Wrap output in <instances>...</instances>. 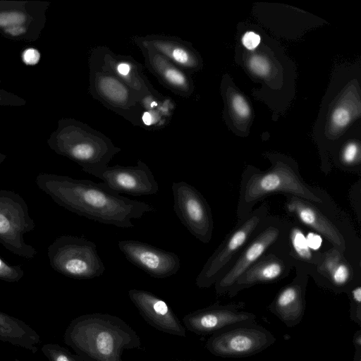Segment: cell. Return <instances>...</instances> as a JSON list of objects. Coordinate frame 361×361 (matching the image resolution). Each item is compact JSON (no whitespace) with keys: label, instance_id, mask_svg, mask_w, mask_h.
Returning <instances> with one entry per match:
<instances>
[{"label":"cell","instance_id":"21","mask_svg":"<svg viewBox=\"0 0 361 361\" xmlns=\"http://www.w3.org/2000/svg\"><path fill=\"white\" fill-rule=\"evenodd\" d=\"M128 296L142 317L151 326L171 335L185 336V329L169 305L152 293L128 290Z\"/></svg>","mask_w":361,"mask_h":361},{"label":"cell","instance_id":"7","mask_svg":"<svg viewBox=\"0 0 361 361\" xmlns=\"http://www.w3.org/2000/svg\"><path fill=\"white\" fill-rule=\"evenodd\" d=\"M288 221L269 215L234 262L214 284L217 295L228 293L238 279L261 257L286 239Z\"/></svg>","mask_w":361,"mask_h":361},{"label":"cell","instance_id":"33","mask_svg":"<svg viewBox=\"0 0 361 361\" xmlns=\"http://www.w3.org/2000/svg\"><path fill=\"white\" fill-rule=\"evenodd\" d=\"M232 105L238 116L245 118L250 115V107L242 96L235 94L233 97Z\"/></svg>","mask_w":361,"mask_h":361},{"label":"cell","instance_id":"38","mask_svg":"<svg viewBox=\"0 0 361 361\" xmlns=\"http://www.w3.org/2000/svg\"><path fill=\"white\" fill-rule=\"evenodd\" d=\"M7 32L12 35H18L22 34L24 32L23 27H12L7 29Z\"/></svg>","mask_w":361,"mask_h":361},{"label":"cell","instance_id":"13","mask_svg":"<svg viewBox=\"0 0 361 361\" xmlns=\"http://www.w3.org/2000/svg\"><path fill=\"white\" fill-rule=\"evenodd\" d=\"M294 268L285 240L271 250L241 275L227 295L235 297L241 290L253 286L278 282L288 276Z\"/></svg>","mask_w":361,"mask_h":361},{"label":"cell","instance_id":"24","mask_svg":"<svg viewBox=\"0 0 361 361\" xmlns=\"http://www.w3.org/2000/svg\"><path fill=\"white\" fill-rule=\"evenodd\" d=\"M0 341L36 353L41 338L23 321L0 312Z\"/></svg>","mask_w":361,"mask_h":361},{"label":"cell","instance_id":"39","mask_svg":"<svg viewBox=\"0 0 361 361\" xmlns=\"http://www.w3.org/2000/svg\"><path fill=\"white\" fill-rule=\"evenodd\" d=\"M353 361H361V358L360 357H355V358H353Z\"/></svg>","mask_w":361,"mask_h":361},{"label":"cell","instance_id":"37","mask_svg":"<svg viewBox=\"0 0 361 361\" xmlns=\"http://www.w3.org/2000/svg\"><path fill=\"white\" fill-rule=\"evenodd\" d=\"M353 344L355 350L361 349V329L355 331L353 337Z\"/></svg>","mask_w":361,"mask_h":361},{"label":"cell","instance_id":"10","mask_svg":"<svg viewBox=\"0 0 361 361\" xmlns=\"http://www.w3.org/2000/svg\"><path fill=\"white\" fill-rule=\"evenodd\" d=\"M35 228L24 199L13 191L0 190V243L19 257L33 259L37 251L23 235Z\"/></svg>","mask_w":361,"mask_h":361},{"label":"cell","instance_id":"2","mask_svg":"<svg viewBox=\"0 0 361 361\" xmlns=\"http://www.w3.org/2000/svg\"><path fill=\"white\" fill-rule=\"evenodd\" d=\"M282 193L306 200L326 213H335L336 207L323 190L307 184L293 162L282 159L272 161L266 171L247 167L242 173L237 202V221L245 218L255 204L265 197Z\"/></svg>","mask_w":361,"mask_h":361},{"label":"cell","instance_id":"1","mask_svg":"<svg viewBox=\"0 0 361 361\" xmlns=\"http://www.w3.org/2000/svg\"><path fill=\"white\" fill-rule=\"evenodd\" d=\"M35 182L56 204L68 211L99 223L129 228L132 219L142 218L157 209L111 190L104 182L42 173Z\"/></svg>","mask_w":361,"mask_h":361},{"label":"cell","instance_id":"32","mask_svg":"<svg viewBox=\"0 0 361 361\" xmlns=\"http://www.w3.org/2000/svg\"><path fill=\"white\" fill-rule=\"evenodd\" d=\"M25 20V16L17 12L3 13L0 14V25L9 26L21 24Z\"/></svg>","mask_w":361,"mask_h":361},{"label":"cell","instance_id":"30","mask_svg":"<svg viewBox=\"0 0 361 361\" xmlns=\"http://www.w3.org/2000/svg\"><path fill=\"white\" fill-rule=\"evenodd\" d=\"M248 65L250 69L259 76H266L270 71L269 61L262 56H252L249 59Z\"/></svg>","mask_w":361,"mask_h":361},{"label":"cell","instance_id":"36","mask_svg":"<svg viewBox=\"0 0 361 361\" xmlns=\"http://www.w3.org/2000/svg\"><path fill=\"white\" fill-rule=\"evenodd\" d=\"M306 240L309 247L314 250L319 251L322 243V236L314 232H310L306 235Z\"/></svg>","mask_w":361,"mask_h":361},{"label":"cell","instance_id":"22","mask_svg":"<svg viewBox=\"0 0 361 361\" xmlns=\"http://www.w3.org/2000/svg\"><path fill=\"white\" fill-rule=\"evenodd\" d=\"M145 66L158 82L173 94L189 97L194 91L190 75L164 56L151 50L140 49Z\"/></svg>","mask_w":361,"mask_h":361},{"label":"cell","instance_id":"31","mask_svg":"<svg viewBox=\"0 0 361 361\" xmlns=\"http://www.w3.org/2000/svg\"><path fill=\"white\" fill-rule=\"evenodd\" d=\"M350 120V115L345 108L338 107L336 109L332 114V121L338 128H344Z\"/></svg>","mask_w":361,"mask_h":361},{"label":"cell","instance_id":"23","mask_svg":"<svg viewBox=\"0 0 361 361\" xmlns=\"http://www.w3.org/2000/svg\"><path fill=\"white\" fill-rule=\"evenodd\" d=\"M139 104L140 112L137 126L150 130L166 127L172 118L176 106L171 98L163 94L142 97Z\"/></svg>","mask_w":361,"mask_h":361},{"label":"cell","instance_id":"18","mask_svg":"<svg viewBox=\"0 0 361 361\" xmlns=\"http://www.w3.org/2000/svg\"><path fill=\"white\" fill-rule=\"evenodd\" d=\"M92 50L103 68L121 80L140 99L148 95L162 94L154 87L144 73L143 65L132 56L115 54L104 45L97 46Z\"/></svg>","mask_w":361,"mask_h":361},{"label":"cell","instance_id":"14","mask_svg":"<svg viewBox=\"0 0 361 361\" xmlns=\"http://www.w3.org/2000/svg\"><path fill=\"white\" fill-rule=\"evenodd\" d=\"M284 209L294 221L324 238L345 253L347 241L341 227L319 206L293 195H286Z\"/></svg>","mask_w":361,"mask_h":361},{"label":"cell","instance_id":"35","mask_svg":"<svg viewBox=\"0 0 361 361\" xmlns=\"http://www.w3.org/2000/svg\"><path fill=\"white\" fill-rule=\"evenodd\" d=\"M40 58V54L35 49H27L23 54V60L27 65H35L37 63Z\"/></svg>","mask_w":361,"mask_h":361},{"label":"cell","instance_id":"16","mask_svg":"<svg viewBox=\"0 0 361 361\" xmlns=\"http://www.w3.org/2000/svg\"><path fill=\"white\" fill-rule=\"evenodd\" d=\"M118 247L131 264L152 277L168 278L180 269V259L173 252L136 240H119Z\"/></svg>","mask_w":361,"mask_h":361},{"label":"cell","instance_id":"5","mask_svg":"<svg viewBox=\"0 0 361 361\" xmlns=\"http://www.w3.org/2000/svg\"><path fill=\"white\" fill-rule=\"evenodd\" d=\"M68 130L61 137V153L96 178L121 151L106 135L86 123L75 122Z\"/></svg>","mask_w":361,"mask_h":361},{"label":"cell","instance_id":"12","mask_svg":"<svg viewBox=\"0 0 361 361\" xmlns=\"http://www.w3.org/2000/svg\"><path fill=\"white\" fill-rule=\"evenodd\" d=\"M309 276L318 286L335 294L347 293L355 285L361 283L360 273L356 272L345 253L333 246L322 251Z\"/></svg>","mask_w":361,"mask_h":361},{"label":"cell","instance_id":"11","mask_svg":"<svg viewBox=\"0 0 361 361\" xmlns=\"http://www.w3.org/2000/svg\"><path fill=\"white\" fill-rule=\"evenodd\" d=\"M173 211L181 224L203 243L210 242L214 231L211 207L202 193L185 182H173L171 186Z\"/></svg>","mask_w":361,"mask_h":361},{"label":"cell","instance_id":"9","mask_svg":"<svg viewBox=\"0 0 361 361\" xmlns=\"http://www.w3.org/2000/svg\"><path fill=\"white\" fill-rule=\"evenodd\" d=\"M276 340L269 330L253 322L233 325L212 334L205 346L215 356L239 358L261 353Z\"/></svg>","mask_w":361,"mask_h":361},{"label":"cell","instance_id":"8","mask_svg":"<svg viewBox=\"0 0 361 361\" xmlns=\"http://www.w3.org/2000/svg\"><path fill=\"white\" fill-rule=\"evenodd\" d=\"M88 61L91 96L108 109L137 126L140 112V98L121 80L103 68L92 50Z\"/></svg>","mask_w":361,"mask_h":361},{"label":"cell","instance_id":"3","mask_svg":"<svg viewBox=\"0 0 361 361\" xmlns=\"http://www.w3.org/2000/svg\"><path fill=\"white\" fill-rule=\"evenodd\" d=\"M65 343L94 361H122L124 350L140 347L137 333L116 316L93 313L74 319L66 328Z\"/></svg>","mask_w":361,"mask_h":361},{"label":"cell","instance_id":"27","mask_svg":"<svg viewBox=\"0 0 361 361\" xmlns=\"http://www.w3.org/2000/svg\"><path fill=\"white\" fill-rule=\"evenodd\" d=\"M41 351L49 361H78L67 349L59 344H44Z\"/></svg>","mask_w":361,"mask_h":361},{"label":"cell","instance_id":"25","mask_svg":"<svg viewBox=\"0 0 361 361\" xmlns=\"http://www.w3.org/2000/svg\"><path fill=\"white\" fill-rule=\"evenodd\" d=\"M286 245L294 268L302 269L309 274L310 271L318 262L322 250L314 251L309 247L304 227L295 221H288Z\"/></svg>","mask_w":361,"mask_h":361},{"label":"cell","instance_id":"19","mask_svg":"<svg viewBox=\"0 0 361 361\" xmlns=\"http://www.w3.org/2000/svg\"><path fill=\"white\" fill-rule=\"evenodd\" d=\"M134 44L140 49L154 51L179 66L189 75L201 67V60L197 51L188 41L178 37L161 34L134 36Z\"/></svg>","mask_w":361,"mask_h":361},{"label":"cell","instance_id":"28","mask_svg":"<svg viewBox=\"0 0 361 361\" xmlns=\"http://www.w3.org/2000/svg\"><path fill=\"white\" fill-rule=\"evenodd\" d=\"M24 276L20 266L8 264L0 256V280L7 282H18Z\"/></svg>","mask_w":361,"mask_h":361},{"label":"cell","instance_id":"34","mask_svg":"<svg viewBox=\"0 0 361 361\" xmlns=\"http://www.w3.org/2000/svg\"><path fill=\"white\" fill-rule=\"evenodd\" d=\"M242 42L247 49L252 50L259 45L260 37L253 32H247L243 37Z\"/></svg>","mask_w":361,"mask_h":361},{"label":"cell","instance_id":"4","mask_svg":"<svg viewBox=\"0 0 361 361\" xmlns=\"http://www.w3.org/2000/svg\"><path fill=\"white\" fill-rule=\"evenodd\" d=\"M269 215V208L263 204L245 218L238 221L203 266L196 278L195 285L200 288L214 286L234 262Z\"/></svg>","mask_w":361,"mask_h":361},{"label":"cell","instance_id":"15","mask_svg":"<svg viewBox=\"0 0 361 361\" xmlns=\"http://www.w3.org/2000/svg\"><path fill=\"white\" fill-rule=\"evenodd\" d=\"M245 303H216L186 314L183 322L191 332L199 335L212 334L228 326L255 322L256 315L243 310Z\"/></svg>","mask_w":361,"mask_h":361},{"label":"cell","instance_id":"6","mask_svg":"<svg viewBox=\"0 0 361 361\" xmlns=\"http://www.w3.org/2000/svg\"><path fill=\"white\" fill-rule=\"evenodd\" d=\"M47 255L51 268L69 278L92 279L105 271L95 243L82 237H58L49 246Z\"/></svg>","mask_w":361,"mask_h":361},{"label":"cell","instance_id":"20","mask_svg":"<svg viewBox=\"0 0 361 361\" xmlns=\"http://www.w3.org/2000/svg\"><path fill=\"white\" fill-rule=\"evenodd\" d=\"M295 269L294 279L279 290L268 306L269 311L288 328L295 327L300 323L306 307L305 294L309 274L302 269Z\"/></svg>","mask_w":361,"mask_h":361},{"label":"cell","instance_id":"26","mask_svg":"<svg viewBox=\"0 0 361 361\" xmlns=\"http://www.w3.org/2000/svg\"><path fill=\"white\" fill-rule=\"evenodd\" d=\"M350 300V319L361 326V283L355 285L347 293Z\"/></svg>","mask_w":361,"mask_h":361},{"label":"cell","instance_id":"17","mask_svg":"<svg viewBox=\"0 0 361 361\" xmlns=\"http://www.w3.org/2000/svg\"><path fill=\"white\" fill-rule=\"evenodd\" d=\"M97 178L121 195H152L159 191L154 176L149 167L141 160H137L135 166H108Z\"/></svg>","mask_w":361,"mask_h":361},{"label":"cell","instance_id":"29","mask_svg":"<svg viewBox=\"0 0 361 361\" xmlns=\"http://www.w3.org/2000/svg\"><path fill=\"white\" fill-rule=\"evenodd\" d=\"M359 158V148L356 143L350 142L343 149L341 154V162L343 167L356 166Z\"/></svg>","mask_w":361,"mask_h":361}]
</instances>
